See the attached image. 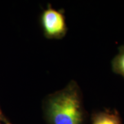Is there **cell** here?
Masks as SVG:
<instances>
[{
    "instance_id": "1",
    "label": "cell",
    "mask_w": 124,
    "mask_h": 124,
    "mask_svg": "<svg viewBox=\"0 0 124 124\" xmlns=\"http://www.w3.org/2000/svg\"><path fill=\"white\" fill-rule=\"evenodd\" d=\"M42 110L47 124H85L87 119L82 93L75 80L48 94L42 102Z\"/></svg>"
},
{
    "instance_id": "3",
    "label": "cell",
    "mask_w": 124,
    "mask_h": 124,
    "mask_svg": "<svg viewBox=\"0 0 124 124\" xmlns=\"http://www.w3.org/2000/svg\"><path fill=\"white\" fill-rule=\"evenodd\" d=\"M91 124H123L122 118L116 109H104L93 112Z\"/></svg>"
},
{
    "instance_id": "5",
    "label": "cell",
    "mask_w": 124,
    "mask_h": 124,
    "mask_svg": "<svg viewBox=\"0 0 124 124\" xmlns=\"http://www.w3.org/2000/svg\"><path fill=\"white\" fill-rule=\"evenodd\" d=\"M0 121L2 122L3 124H10V121L8 119V118L4 115V112H2L1 109V107H0Z\"/></svg>"
},
{
    "instance_id": "6",
    "label": "cell",
    "mask_w": 124,
    "mask_h": 124,
    "mask_svg": "<svg viewBox=\"0 0 124 124\" xmlns=\"http://www.w3.org/2000/svg\"><path fill=\"white\" fill-rule=\"evenodd\" d=\"M0 124H2L1 122H0Z\"/></svg>"
},
{
    "instance_id": "4",
    "label": "cell",
    "mask_w": 124,
    "mask_h": 124,
    "mask_svg": "<svg viewBox=\"0 0 124 124\" xmlns=\"http://www.w3.org/2000/svg\"><path fill=\"white\" fill-rule=\"evenodd\" d=\"M112 70L124 79V45L119 47L118 53L111 62Z\"/></svg>"
},
{
    "instance_id": "2",
    "label": "cell",
    "mask_w": 124,
    "mask_h": 124,
    "mask_svg": "<svg viewBox=\"0 0 124 124\" xmlns=\"http://www.w3.org/2000/svg\"><path fill=\"white\" fill-rule=\"evenodd\" d=\"M40 24L46 38L61 39L68 32L65 13L63 9L54 8L50 4L40 15Z\"/></svg>"
}]
</instances>
